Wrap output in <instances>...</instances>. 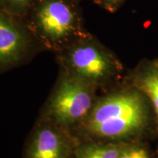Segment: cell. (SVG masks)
<instances>
[{"label": "cell", "instance_id": "1", "mask_svg": "<svg viewBox=\"0 0 158 158\" xmlns=\"http://www.w3.org/2000/svg\"><path fill=\"white\" fill-rule=\"evenodd\" d=\"M148 120L149 109L143 94L125 91L94 103L83 123L89 135L117 141L141 133L147 127Z\"/></svg>", "mask_w": 158, "mask_h": 158}, {"label": "cell", "instance_id": "2", "mask_svg": "<svg viewBox=\"0 0 158 158\" xmlns=\"http://www.w3.org/2000/svg\"><path fill=\"white\" fill-rule=\"evenodd\" d=\"M78 3L76 0H36L23 20L37 40L59 51L89 35Z\"/></svg>", "mask_w": 158, "mask_h": 158}, {"label": "cell", "instance_id": "3", "mask_svg": "<svg viewBox=\"0 0 158 158\" xmlns=\"http://www.w3.org/2000/svg\"><path fill=\"white\" fill-rule=\"evenodd\" d=\"M58 52L67 73L94 85L106 81L121 70L115 56L90 35Z\"/></svg>", "mask_w": 158, "mask_h": 158}, {"label": "cell", "instance_id": "4", "mask_svg": "<svg viewBox=\"0 0 158 158\" xmlns=\"http://www.w3.org/2000/svg\"><path fill=\"white\" fill-rule=\"evenodd\" d=\"M94 86L66 73L51 100L48 109L51 118L66 127L84 122L94 106Z\"/></svg>", "mask_w": 158, "mask_h": 158}, {"label": "cell", "instance_id": "5", "mask_svg": "<svg viewBox=\"0 0 158 158\" xmlns=\"http://www.w3.org/2000/svg\"><path fill=\"white\" fill-rule=\"evenodd\" d=\"M33 37L23 19L0 10V68L23 60L32 46Z\"/></svg>", "mask_w": 158, "mask_h": 158}, {"label": "cell", "instance_id": "6", "mask_svg": "<svg viewBox=\"0 0 158 158\" xmlns=\"http://www.w3.org/2000/svg\"><path fill=\"white\" fill-rule=\"evenodd\" d=\"M76 147L54 126L41 127L35 133L27 152V158H74Z\"/></svg>", "mask_w": 158, "mask_h": 158}, {"label": "cell", "instance_id": "7", "mask_svg": "<svg viewBox=\"0 0 158 158\" xmlns=\"http://www.w3.org/2000/svg\"><path fill=\"white\" fill-rule=\"evenodd\" d=\"M136 76V86L152 102L158 122V60L147 63Z\"/></svg>", "mask_w": 158, "mask_h": 158}, {"label": "cell", "instance_id": "8", "mask_svg": "<svg viewBox=\"0 0 158 158\" xmlns=\"http://www.w3.org/2000/svg\"><path fill=\"white\" fill-rule=\"evenodd\" d=\"M126 143H85L76 146L74 158H118Z\"/></svg>", "mask_w": 158, "mask_h": 158}, {"label": "cell", "instance_id": "9", "mask_svg": "<svg viewBox=\"0 0 158 158\" xmlns=\"http://www.w3.org/2000/svg\"><path fill=\"white\" fill-rule=\"evenodd\" d=\"M36 0H0V10L23 19Z\"/></svg>", "mask_w": 158, "mask_h": 158}, {"label": "cell", "instance_id": "10", "mask_svg": "<svg viewBox=\"0 0 158 158\" xmlns=\"http://www.w3.org/2000/svg\"><path fill=\"white\" fill-rule=\"evenodd\" d=\"M118 158H150V157L148 151L144 147L126 143Z\"/></svg>", "mask_w": 158, "mask_h": 158}, {"label": "cell", "instance_id": "11", "mask_svg": "<svg viewBox=\"0 0 158 158\" xmlns=\"http://www.w3.org/2000/svg\"><path fill=\"white\" fill-rule=\"evenodd\" d=\"M109 13H115L118 10L126 0H92Z\"/></svg>", "mask_w": 158, "mask_h": 158}, {"label": "cell", "instance_id": "12", "mask_svg": "<svg viewBox=\"0 0 158 158\" xmlns=\"http://www.w3.org/2000/svg\"><path fill=\"white\" fill-rule=\"evenodd\" d=\"M76 1H78V2H80V1H81V0H76Z\"/></svg>", "mask_w": 158, "mask_h": 158}, {"label": "cell", "instance_id": "13", "mask_svg": "<svg viewBox=\"0 0 158 158\" xmlns=\"http://www.w3.org/2000/svg\"><path fill=\"white\" fill-rule=\"evenodd\" d=\"M157 158H158V157H157Z\"/></svg>", "mask_w": 158, "mask_h": 158}]
</instances>
